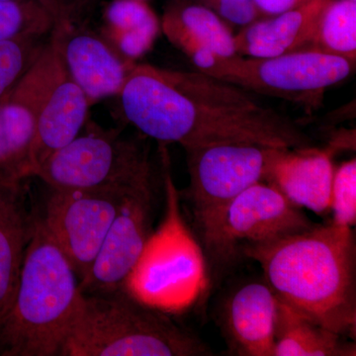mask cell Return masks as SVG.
Masks as SVG:
<instances>
[{
	"label": "cell",
	"instance_id": "cell-1",
	"mask_svg": "<svg viewBox=\"0 0 356 356\" xmlns=\"http://www.w3.org/2000/svg\"><path fill=\"white\" fill-rule=\"evenodd\" d=\"M117 97L128 123L161 144L175 143L184 149L222 142L313 146L292 119L199 70L134 64Z\"/></svg>",
	"mask_w": 356,
	"mask_h": 356
},
{
	"label": "cell",
	"instance_id": "cell-2",
	"mask_svg": "<svg viewBox=\"0 0 356 356\" xmlns=\"http://www.w3.org/2000/svg\"><path fill=\"white\" fill-rule=\"evenodd\" d=\"M282 303L325 329L355 339L356 248L353 228L314 225L299 233L245 245Z\"/></svg>",
	"mask_w": 356,
	"mask_h": 356
},
{
	"label": "cell",
	"instance_id": "cell-3",
	"mask_svg": "<svg viewBox=\"0 0 356 356\" xmlns=\"http://www.w3.org/2000/svg\"><path fill=\"white\" fill-rule=\"evenodd\" d=\"M83 301L74 268L34 219L13 305L0 323V355L60 356Z\"/></svg>",
	"mask_w": 356,
	"mask_h": 356
},
{
	"label": "cell",
	"instance_id": "cell-4",
	"mask_svg": "<svg viewBox=\"0 0 356 356\" xmlns=\"http://www.w3.org/2000/svg\"><path fill=\"white\" fill-rule=\"evenodd\" d=\"M205 344L163 312L121 291L84 294L60 356H196Z\"/></svg>",
	"mask_w": 356,
	"mask_h": 356
},
{
	"label": "cell",
	"instance_id": "cell-5",
	"mask_svg": "<svg viewBox=\"0 0 356 356\" xmlns=\"http://www.w3.org/2000/svg\"><path fill=\"white\" fill-rule=\"evenodd\" d=\"M166 210L147 238L124 291L149 308L179 313L193 306L209 283L202 245L185 224L170 173L165 178Z\"/></svg>",
	"mask_w": 356,
	"mask_h": 356
},
{
	"label": "cell",
	"instance_id": "cell-6",
	"mask_svg": "<svg viewBox=\"0 0 356 356\" xmlns=\"http://www.w3.org/2000/svg\"><path fill=\"white\" fill-rule=\"evenodd\" d=\"M199 72L248 92L314 106L325 89L353 74L355 62L322 51L301 50L273 58L220 57L198 51L188 57Z\"/></svg>",
	"mask_w": 356,
	"mask_h": 356
},
{
	"label": "cell",
	"instance_id": "cell-7",
	"mask_svg": "<svg viewBox=\"0 0 356 356\" xmlns=\"http://www.w3.org/2000/svg\"><path fill=\"white\" fill-rule=\"evenodd\" d=\"M33 177L60 191L127 189L154 177V170L140 140L86 124L76 139L49 156Z\"/></svg>",
	"mask_w": 356,
	"mask_h": 356
},
{
	"label": "cell",
	"instance_id": "cell-8",
	"mask_svg": "<svg viewBox=\"0 0 356 356\" xmlns=\"http://www.w3.org/2000/svg\"><path fill=\"white\" fill-rule=\"evenodd\" d=\"M314 222L273 185H252L199 234L206 259L216 266L233 261L245 245L273 242L311 228Z\"/></svg>",
	"mask_w": 356,
	"mask_h": 356
},
{
	"label": "cell",
	"instance_id": "cell-9",
	"mask_svg": "<svg viewBox=\"0 0 356 356\" xmlns=\"http://www.w3.org/2000/svg\"><path fill=\"white\" fill-rule=\"evenodd\" d=\"M270 147L222 142L185 149L191 178L187 197L198 235L236 196L264 181Z\"/></svg>",
	"mask_w": 356,
	"mask_h": 356
},
{
	"label": "cell",
	"instance_id": "cell-10",
	"mask_svg": "<svg viewBox=\"0 0 356 356\" xmlns=\"http://www.w3.org/2000/svg\"><path fill=\"white\" fill-rule=\"evenodd\" d=\"M136 186L99 191L50 188L40 219L79 281L92 266L125 196Z\"/></svg>",
	"mask_w": 356,
	"mask_h": 356
},
{
	"label": "cell",
	"instance_id": "cell-11",
	"mask_svg": "<svg viewBox=\"0 0 356 356\" xmlns=\"http://www.w3.org/2000/svg\"><path fill=\"white\" fill-rule=\"evenodd\" d=\"M37 70L36 133L30 154L29 177L49 156L76 139L88 124L92 106L65 70L51 33L37 60Z\"/></svg>",
	"mask_w": 356,
	"mask_h": 356
},
{
	"label": "cell",
	"instance_id": "cell-12",
	"mask_svg": "<svg viewBox=\"0 0 356 356\" xmlns=\"http://www.w3.org/2000/svg\"><path fill=\"white\" fill-rule=\"evenodd\" d=\"M154 177L128 192L79 288L83 294H109L124 289L152 234Z\"/></svg>",
	"mask_w": 356,
	"mask_h": 356
},
{
	"label": "cell",
	"instance_id": "cell-13",
	"mask_svg": "<svg viewBox=\"0 0 356 356\" xmlns=\"http://www.w3.org/2000/svg\"><path fill=\"white\" fill-rule=\"evenodd\" d=\"M60 60L91 105L118 96L135 63L122 56L103 36L60 17L51 32Z\"/></svg>",
	"mask_w": 356,
	"mask_h": 356
},
{
	"label": "cell",
	"instance_id": "cell-14",
	"mask_svg": "<svg viewBox=\"0 0 356 356\" xmlns=\"http://www.w3.org/2000/svg\"><path fill=\"white\" fill-rule=\"evenodd\" d=\"M334 173L329 149L270 147L264 181L301 209L325 216L331 212Z\"/></svg>",
	"mask_w": 356,
	"mask_h": 356
},
{
	"label": "cell",
	"instance_id": "cell-15",
	"mask_svg": "<svg viewBox=\"0 0 356 356\" xmlns=\"http://www.w3.org/2000/svg\"><path fill=\"white\" fill-rule=\"evenodd\" d=\"M277 302L266 281L247 283L229 296L224 325L238 355L273 356Z\"/></svg>",
	"mask_w": 356,
	"mask_h": 356
},
{
	"label": "cell",
	"instance_id": "cell-16",
	"mask_svg": "<svg viewBox=\"0 0 356 356\" xmlns=\"http://www.w3.org/2000/svg\"><path fill=\"white\" fill-rule=\"evenodd\" d=\"M38 72L33 65L19 86L0 102V178L29 177L30 154L36 133Z\"/></svg>",
	"mask_w": 356,
	"mask_h": 356
},
{
	"label": "cell",
	"instance_id": "cell-17",
	"mask_svg": "<svg viewBox=\"0 0 356 356\" xmlns=\"http://www.w3.org/2000/svg\"><path fill=\"white\" fill-rule=\"evenodd\" d=\"M327 0H312L274 15L261 16L235 35L236 55L273 58L307 48Z\"/></svg>",
	"mask_w": 356,
	"mask_h": 356
},
{
	"label": "cell",
	"instance_id": "cell-18",
	"mask_svg": "<svg viewBox=\"0 0 356 356\" xmlns=\"http://www.w3.org/2000/svg\"><path fill=\"white\" fill-rule=\"evenodd\" d=\"M21 184L0 178V323L13 305L34 222Z\"/></svg>",
	"mask_w": 356,
	"mask_h": 356
},
{
	"label": "cell",
	"instance_id": "cell-19",
	"mask_svg": "<svg viewBox=\"0 0 356 356\" xmlns=\"http://www.w3.org/2000/svg\"><path fill=\"white\" fill-rule=\"evenodd\" d=\"M161 27L168 40L187 57L209 51L220 57L236 56L231 26L195 1H178L166 9Z\"/></svg>",
	"mask_w": 356,
	"mask_h": 356
},
{
	"label": "cell",
	"instance_id": "cell-20",
	"mask_svg": "<svg viewBox=\"0 0 356 356\" xmlns=\"http://www.w3.org/2000/svg\"><path fill=\"white\" fill-rule=\"evenodd\" d=\"M355 344L278 300L273 356H355Z\"/></svg>",
	"mask_w": 356,
	"mask_h": 356
},
{
	"label": "cell",
	"instance_id": "cell-21",
	"mask_svg": "<svg viewBox=\"0 0 356 356\" xmlns=\"http://www.w3.org/2000/svg\"><path fill=\"white\" fill-rule=\"evenodd\" d=\"M104 38L131 62L151 50L161 23L145 0H113L104 11Z\"/></svg>",
	"mask_w": 356,
	"mask_h": 356
},
{
	"label": "cell",
	"instance_id": "cell-22",
	"mask_svg": "<svg viewBox=\"0 0 356 356\" xmlns=\"http://www.w3.org/2000/svg\"><path fill=\"white\" fill-rule=\"evenodd\" d=\"M304 50L322 51L355 62L356 2L327 0Z\"/></svg>",
	"mask_w": 356,
	"mask_h": 356
},
{
	"label": "cell",
	"instance_id": "cell-23",
	"mask_svg": "<svg viewBox=\"0 0 356 356\" xmlns=\"http://www.w3.org/2000/svg\"><path fill=\"white\" fill-rule=\"evenodd\" d=\"M50 36L24 34L0 40V102L15 90L36 64Z\"/></svg>",
	"mask_w": 356,
	"mask_h": 356
},
{
	"label": "cell",
	"instance_id": "cell-24",
	"mask_svg": "<svg viewBox=\"0 0 356 356\" xmlns=\"http://www.w3.org/2000/svg\"><path fill=\"white\" fill-rule=\"evenodd\" d=\"M63 13L57 7L38 1H0V40L17 35H49Z\"/></svg>",
	"mask_w": 356,
	"mask_h": 356
},
{
	"label": "cell",
	"instance_id": "cell-25",
	"mask_svg": "<svg viewBox=\"0 0 356 356\" xmlns=\"http://www.w3.org/2000/svg\"><path fill=\"white\" fill-rule=\"evenodd\" d=\"M332 221L337 226L353 228L356 222V159L334 168L331 192Z\"/></svg>",
	"mask_w": 356,
	"mask_h": 356
},
{
	"label": "cell",
	"instance_id": "cell-26",
	"mask_svg": "<svg viewBox=\"0 0 356 356\" xmlns=\"http://www.w3.org/2000/svg\"><path fill=\"white\" fill-rule=\"evenodd\" d=\"M207 7L229 25L243 27L261 17L254 0H192Z\"/></svg>",
	"mask_w": 356,
	"mask_h": 356
},
{
	"label": "cell",
	"instance_id": "cell-27",
	"mask_svg": "<svg viewBox=\"0 0 356 356\" xmlns=\"http://www.w3.org/2000/svg\"><path fill=\"white\" fill-rule=\"evenodd\" d=\"M312 0H254L261 16L274 15L304 6Z\"/></svg>",
	"mask_w": 356,
	"mask_h": 356
},
{
	"label": "cell",
	"instance_id": "cell-28",
	"mask_svg": "<svg viewBox=\"0 0 356 356\" xmlns=\"http://www.w3.org/2000/svg\"><path fill=\"white\" fill-rule=\"evenodd\" d=\"M0 1H26V0H0ZM38 1L46 2L51 6H56L65 15L74 17V14L83 7L86 0H38Z\"/></svg>",
	"mask_w": 356,
	"mask_h": 356
},
{
	"label": "cell",
	"instance_id": "cell-29",
	"mask_svg": "<svg viewBox=\"0 0 356 356\" xmlns=\"http://www.w3.org/2000/svg\"><path fill=\"white\" fill-rule=\"evenodd\" d=\"M351 1H355L356 2V0H351Z\"/></svg>",
	"mask_w": 356,
	"mask_h": 356
}]
</instances>
